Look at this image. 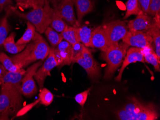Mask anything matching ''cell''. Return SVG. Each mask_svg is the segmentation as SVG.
Masks as SVG:
<instances>
[{
  "label": "cell",
  "mask_w": 160,
  "mask_h": 120,
  "mask_svg": "<svg viewBox=\"0 0 160 120\" xmlns=\"http://www.w3.org/2000/svg\"><path fill=\"white\" fill-rule=\"evenodd\" d=\"M50 47L45 39L38 32H36L30 43L18 54L12 56L11 59L14 64L21 69L38 60H43L48 56Z\"/></svg>",
  "instance_id": "1"
},
{
  "label": "cell",
  "mask_w": 160,
  "mask_h": 120,
  "mask_svg": "<svg viewBox=\"0 0 160 120\" xmlns=\"http://www.w3.org/2000/svg\"><path fill=\"white\" fill-rule=\"evenodd\" d=\"M5 8L7 13H13L15 16L32 23L39 34L44 33L52 22L53 8L50 7L48 0L40 3L37 8L33 9L27 13L20 12L12 5Z\"/></svg>",
  "instance_id": "2"
},
{
  "label": "cell",
  "mask_w": 160,
  "mask_h": 120,
  "mask_svg": "<svg viewBox=\"0 0 160 120\" xmlns=\"http://www.w3.org/2000/svg\"><path fill=\"white\" fill-rule=\"evenodd\" d=\"M116 114L120 120H156L159 117L157 108L153 104L142 103L135 98H132Z\"/></svg>",
  "instance_id": "3"
},
{
  "label": "cell",
  "mask_w": 160,
  "mask_h": 120,
  "mask_svg": "<svg viewBox=\"0 0 160 120\" xmlns=\"http://www.w3.org/2000/svg\"><path fill=\"white\" fill-rule=\"evenodd\" d=\"M0 120H8L21 108L22 91L8 84H0Z\"/></svg>",
  "instance_id": "4"
},
{
  "label": "cell",
  "mask_w": 160,
  "mask_h": 120,
  "mask_svg": "<svg viewBox=\"0 0 160 120\" xmlns=\"http://www.w3.org/2000/svg\"><path fill=\"white\" fill-rule=\"evenodd\" d=\"M128 46V45L123 42L109 46L106 50L103 51L102 56L108 64L104 76L105 79L110 78L117 69L121 65Z\"/></svg>",
  "instance_id": "5"
},
{
  "label": "cell",
  "mask_w": 160,
  "mask_h": 120,
  "mask_svg": "<svg viewBox=\"0 0 160 120\" xmlns=\"http://www.w3.org/2000/svg\"><path fill=\"white\" fill-rule=\"evenodd\" d=\"M72 63H77L81 66L90 78L94 79L99 76L100 68L95 60L90 50L83 45L82 51L73 57Z\"/></svg>",
  "instance_id": "6"
},
{
  "label": "cell",
  "mask_w": 160,
  "mask_h": 120,
  "mask_svg": "<svg viewBox=\"0 0 160 120\" xmlns=\"http://www.w3.org/2000/svg\"><path fill=\"white\" fill-rule=\"evenodd\" d=\"M108 37L109 46L116 45L125 36L128 32V27L123 21L117 20L103 26Z\"/></svg>",
  "instance_id": "7"
},
{
  "label": "cell",
  "mask_w": 160,
  "mask_h": 120,
  "mask_svg": "<svg viewBox=\"0 0 160 120\" xmlns=\"http://www.w3.org/2000/svg\"><path fill=\"white\" fill-rule=\"evenodd\" d=\"M43 64V60L35 63L27 69L25 75L22 79L21 90L22 95L27 97H31L37 93L38 88L36 86L33 76L36 74L38 68Z\"/></svg>",
  "instance_id": "8"
},
{
  "label": "cell",
  "mask_w": 160,
  "mask_h": 120,
  "mask_svg": "<svg viewBox=\"0 0 160 120\" xmlns=\"http://www.w3.org/2000/svg\"><path fill=\"white\" fill-rule=\"evenodd\" d=\"M122 40L129 46L142 49L152 47V44L153 42L151 36L146 31L128 30Z\"/></svg>",
  "instance_id": "9"
},
{
  "label": "cell",
  "mask_w": 160,
  "mask_h": 120,
  "mask_svg": "<svg viewBox=\"0 0 160 120\" xmlns=\"http://www.w3.org/2000/svg\"><path fill=\"white\" fill-rule=\"evenodd\" d=\"M59 65L56 60L53 47H50V52L43 66H41L34 75L35 79L39 86V90H41L44 86L45 80L48 76H50V72L55 67Z\"/></svg>",
  "instance_id": "10"
},
{
  "label": "cell",
  "mask_w": 160,
  "mask_h": 120,
  "mask_svg": "<svg viewBox=\"0 0 160 120\" xmlns=\"http://www.w3.org/2000/svg\"><path fill=\"white\" fill-rule=\"evenodd\" d=\"M55 57L58 66L68 65L72 63L73 50L72 46L67 41H62L55 47H53Z\"/></svg>",
  "instance_id": "11"
},
{
  "label": "cell",
  "mask_w": 160,
  "mask_h": 120,
  "mask_svg": "<svg viewBox=\"0 0 160 120\" xmlns=\"http://www.w3.org/2000/svg\"><path fill=\"white\" fill-rule=\"evenodd\" d=\"M73 5L72 0H62L56 8L59 11L62 18L67 25L77 27L80 26V24L75 17Z\"/></svg>",
  "instance_id": "12"
},
{
  "label": "cell",
  "mask_w": 160,
  "mask_h": 120,
  "mask_svg": "<svg viewBox=\"0 0 160 120\" xmlns=\"http://www.w3.org/2000/svg\"><path fill=\"white\" fill-rule=\"evenodd\" d=\"M127 55L123 61L122 67L119 71L118 75L116 77L115 80L120 81L122 79V74L125 68L129 64L136 62H144V53L143 49L137 47H132L128 50Z\"/></svg>",
  "instance_id": "13"
},
{
  "label": "cell",
  "mask_w": 160,
  "mask_h": 120,
  "mask_svg": "<svg viewBox=\"0 0 160 120\" xmlns=\"http://www.w3.org/2000/svg\"><path fill=\"white\" fill-rule=\"evenodd\" d=\"M154 20L146 13H141L135 19L128 22V25L129 30L132 31H147L152 27Z\"/></svg>",
  "instance_id": "14"
},
{
  "label": "cell",
  "mask_w": 160,
  "mask_h": 120,
  "mask_svg": "<svg viewBox=\"0 0 160 120\" xmlns=\"http://www.w3.org/2000/svg\"><path fill=\"white\" fill-rule=\"evenodd\" d=\"M91 43L92 48L105 51L109 47L108 37L103 26L98 27L92 31Z\"/></svg>",
  "instance_id": "15"
},
{
  "label": "cell",
  "mask_w": 160,
  "mask_h": 120,
  "mask_svg": "<svg viewBox=\"0 0 160 120\" xmlns=\"http://www.w3.org/2000/svg\"><path fill=\"white\" fill-rule=\"evenodd\" d=\"M26 71L24 69H21L19 71L16 72L7 71L0 81V84H8L21 90L22 79Z\"/></svg>",
  "instance_id": "16"
},
{
  "label": "cell",
  "mask_w": 160,
  "mask_h": 120,
  "mask_svg": "<svg viewBox=\"0 0 160 120\" xmlns=\"http://www.w3.org/2000/svg\"><path fill=\"white\" fill-rule=\"evenodd\" d=\"M75 5L77 11L78 22L80 23L87 14L92 11L93 9V2L92 0H72Z\"/></svg>",
  "instance_id": "17"
},
{
  "label": "cell",
  "mask_w": 160,
  "mask_h": 120,
  "mask_svg": "<svg viewBox=\"0 0 160 120\" xmlns=\"http://www.w3.org/2000/svg\"><path fill=\"white\" fill-rule=\"evenodd\" d=\"M154 23L152 27L147 30L151 36L155 46V53L158 59L160 60V15L154 17Z\"/></svg>",
  "instance_id": "18"
},
{
  "label": "cell",
  "mask_w": 160,
  "mask_h": 120,
  "mask_svg": "<svg viewBox=\"0 0 160 120\" xmlns=\"http://www.w3.org/2000/svg\"><path fill=\"white\" fill-rule=\"evenodd\" d=\"M92 31L91 29L86 26L75 27L74 32L76 40L80 43H82L86 47H92Z\"/></svg>",
  "instance_id": "19"
},
{
  "label": "cell",
  "mask_w": 160,
  "mask_h": 120,
  "mask_svg": "<svg viewBox=\"0 0 160 120\" xmlns=\"http://www.w3.org/2000/svg\"><path fill=\"white\" fill-rule=\"evenodd\" d=\"M16 36V33L12 32L6 37L3 43V46L5 50L8 52L12 54H17L22 51L27 46V44L21 45H17L14 41Z\"/></svg>",
  "instance_id": "20"
},
{
  "label": "cell",
  "mask_w": 160,
  "mask_h": 120,
  "mask_svg": "<svg viewBox=\"0 0 160 120\" xmlns=\"http://www.w3.org/2000/svg\"><path fill=\"white\" fill-rule=\"evenodd\" d=\"M67 24L62 18L61 13L57 9L54 8L50 27L56 32L62 33Z\"/></svg>",
  "instance_id": "21"
},
{
  "label": "cell",
  "mask_w": 160,
  "mask_h": 120,
  "mask_svg": "<svg viewBox=\"0 0 160 120\" xmlns=\"http://www.w3.org/2000/svg\"><path fill=\"white\" fill-rule=\"evenodd\" d=\"M145 61L153 65L155 71H160V60L158 59L156 53L153 50L152 47L143 49Z\"/></svg>",
  "instance_id": "22"
},
{
  "label": "cell",
  "mask_w": 160,
  "mask_h": 120,
  "mask_svg": "<svg viewBox=\"0 0 160 120\" xmlns=\"http://www.w3.org/2000/svg\"><path fill=\"white\" fill-rule=\"evenodd\" d=\"M36 28L35 26L28 21L27 23V28L25 33L23 36L16 42V44L18 45L27 44L29 42L32 41L36 33Z\"/></svg>",
  "instance_id": "23"
},
{
  "label": "cell",
  "mask_w": 160,
  "mask_h": 120,
  "mask_svg": "<svg viewBox=\"0 0 160 120\" xmlns=\"http://www.w3.org/2000/svg\"><path fill=\"white\" fill-rule=\"evenodd\" d=\"M44 33L52 47H55L62 41L63 37L61 34L58 33L51 27L48 26Z\"/></svg>",
  "instance_id": "24"
},
{
  "label": "cell",
  "mask_w": 160,
  "mask_h": 120,
  "mask_svg": "<svg viewBox=\"0 0 160 120\" xmlns=\"http://www.w3.org/2000/svg\"><path fill=\"white\" fill-rule=\"evenodd\" d=\"M138 0H128L126 2V12L124 19L132 15H139L142 13Z\"/></svg>",
  "instance_id": "25"
},
{
  "label": "cell",
  "mask_w": 160,
  "mask_h": 120,
  "mask_svg": "<svg viewBox=\"0 0 160 120\" xmlns=\"http://www.w3.org/2000/svg\"><path fill=\"white\" fill-rule=\"evenodd\" d=\"M0 62L7 71L16 72L19 71L21 69L14 64L9 56L3 52L0 53Z\"/></svg>",
  "instance_id": "26"
},
{
  "label": "cell",
  "mask_w": 160,
  "mask_h": 120,
  "mask_svg": "<svg viewBox=\"0 0 160 120\" xmlns=\"http://www.w3.org/2000/svg\"><path fill=\"white\" fill-rule=\"evenodd\" d=\"M74 27L67 25L61 33L63 39H65L72 46L78 43L75 37Z\"/></svg>",
  "instance_id": "27"
},
{
  "label": "cell",
  "mask_w": 160,
  "mask_h": 120,
  "mask_svg": "<svg viewBox=\"0 0 160 120\" xmlns=\"http://www.w3.org/2000/svg\"><path fill=\"white\" fill-rule=\"evenodd\" d=\"M7 14L5 17L0 20V47L3 46V43L7 37L10 27L7 19Z\"/></svg>",
  "instance_id": "28"
},
{
  "label": "cell",
  "mask_w": 160,
  "mask_h": 120,
  "mask_svg": "<svg viewBox=\"0 0 160 120\" xmlns=\"http://www.w3.org/2000/svg\"><path fill=\"white\" fill-rule=\"evenodd\" d=\"M39 98L41 104L47 106L52 103L54 95L47 89L43 88L39 93Z\"/></svg>",
  "instance_id": "29"
},
{
  "label": "cell",
  "mask_w": 160,
  "mask_h": 120,
  "mask_svg": "<svg viewBox=\"0 0 160 120\" xmlns=\"http://www.w3.org/2000/svg\"><path fill=\"white\" fill-rule=\"evenodd\" d=\"M46 0H16V3L18 7L24 9L32 8L36 9L38 7L39 4L45 2Z\"/></svg>",
  "instance_id": "30"
},
{
  "label": "cell",
  "mask_w": 160,
  "mask_h": 120,
  "mask_svg": "<svg viewBox=\"0 0 160 120\" xmlns=\"http://www.w3.org/2000/svg\"><path fill=\"white\" fill-rule=\"evenodd\" d=\"M160 0H151L148 9V15L156 16L160 14Z\"/></svg>",
  "instance_id": "31"
},
{
  "label": "cell",
  "mask_w": 160,
  "mask_h": 120,
  "mask_svg": "<svg viewBox=\"0 0 160 120\" xmlns=\"http://www.w3.org/2000/svg\"><path fill=\"white\" fill-rule=\"evenodd\" d=\"M90 90V89L85 90L82 93L76 95L74 98L76 102L78 103L82 107H83V106L87 100V97L88 95Z\"/></svg>",
  "instance_id": "32"
},
{
  "label": "cell",
  "mask_w": 160,
  "mask_h": 120,
  "mask_svg": "<svg viewBox=\"0 0 160 120\" xmlns=\"http://www.w3.org/2000/svg\"><path fill=\"white\" fill-rule=\"evenodd\" d=\"M39 102H40V99L38 98V100H36L34 103L29 104L27 105L25 107H23V108L20 109L18 112L17 113V117L22 116V115H24V114H26L28 112L31 110L35 105H36L38 103H39Z\"/></svg>",
  "instance_id": "33"
},
{
  "label": "cell",
  "mask_w": 160,
  "mask_h": 120,
  "mask_svg": "<svg viewBox=\"0 0 160 120\" xmlns=\"http://www.w3.org/2000/svg\"><path fill=\"white\" fill-rule=\"evenodd\" d=\"M141 9L144 13L147 14L151 0H138Z\"/></svg>",
  "instance_id": "34"
},
{
  "label": "cell",
  "mask_w": 160,
  "mask_h": 120,
  "mask_svg": "<svg viewBox=\"0 0 160 120\" xmlns=\"http://www.w3.org/2000/svg\"><path fill=\"white\" fill-rule=\"evenodd\" d=\"M12 4V0H0V7L5 8Z\"/></svg>",
  "instance_id": "35"
},
{
  "label": "cell",
  "mask_w": 160,
  "mask_h": 120,
  "mask_svg": "<svg viewBox=\"0 0 160 120\" xmlns=\"http://www.w3.org/2000/svg\"><path fill=\"white\" fill-rule=\"evenodd\" d=\"M7 71L4 67H3V65L2 64H0V81L2 79L3 76L6 74Z\"/></svg>",
  "instance_id": "36"
},
{
  "label": "cell",
  "mask_w": 160,
  "mask_h": 120,
  "mask_svg": "<svg viewBox=\"0 0 160 120\" xmlns=\"http://www.w3.org/2000/svg\"><path fill=\"white\" fill-rule=\"evenodd\" d=\"M49 3H52L53 5L54 8L57 7L58 5V0H48Z\"/></svg>",
  "instance_id": "37"
},
{
  "label": "cell",
  "mask_w": 160,
  "mask_h": 120,
  "mask_svg": "<svg viewBox=\"0 0 160 120\" xmlns=\"http://www.w3.org/2000/svg\"><path fill=\"white\" fill-rule=\"evenodd\" d=\"M3 10V8H2L1 7H0V13H1L2 12V11Z\"/></svg>",
  "instance_id": "38"
}]
</instances>
